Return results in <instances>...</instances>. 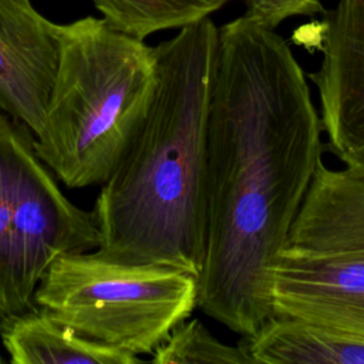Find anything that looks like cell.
<instances>
[{
  "label": "cell",
  "instance_id": "8992f818",
  "mask_svg": "<svg viewBox=\"0 0 364 364\" xmlns=\"http://www.w3.org/2000/svg\"><path fill=\"white\" fill-rule=\"evenodd\" d=\"M274 316L364 336V253L327 257L283 252L269 270Z\"/></svg>",
  "mask_w": 364,
  "mask_h": 364
},
{
  "label": "cell",
  "instance_id": "7a4b0ae2",
  "mask_svg": "<svg viewBox=\"0 0 364 364\" xmlns=\"http://www.w3.org/2000/svg\"><path fill=\"white\" fill-rule=\"evenodd\" d=\"M218 28L205 17L154 47L151 108L92 209L101 256L199 276L206 249L208 125Z\"/></svg>",
  "mask_w": 364,
  "mask_h": 364
},
{
  "label": "cell",
  "instance_id": "7c38bea8",
  "mask_svg": "<svg viewBox=\"0 0 364 364\" xmlns=\"http://www.w3.org/2000/svg\"><path fill=\"white\" fill-rule=\"evenodd\" d=\"M114 28L136 38L181 28L222 9L228 0H91Z\"/></svg>",
  "mask_w": 364,
  "mask_h": 364
},
{
  "label": "cell",
  "instance_id": "52a82bcc",
  "mask_svg": "<svg viewBox=\"0 0 364 364\" xmlns=\"http://www.w3.org/2000/svg\"><path fill=\"white\" fill-rule=\"evenodd\" d=\"M58 57V24L30 0H0V112L26 124L34 136L44 127Z\"/></svg>",
  "mask_w": 364,
  "mask_h": 364
},
{
  "label": "cell",
  "instance_id": "4fadbf2b",
  "mask_svg": "<svg viewBox=\"0 0 364 364\" xmlns=\"http://www.w3.org/2000/svg\"><path fill=\"white\" fill-rule=\"evenodd\" d=\"M156 364H252L246 351L219 341L199 320H183L154 350Z\"/></svg>",
  "mask_w": 364,
  "mask_h": 364
},
{
  "label": "cell",
  "instance_id": "5b68a950",
  "mask_svg": "<svg viewBox=\"0 0 364 364\" xmlns=\"http://www.w3.org/2000/svg\"><path fill=\"white\" fill-rule=\"evenodd\" d=\"M313 27L321 60L307 78L317 90L324 148L364 179V0H338Z\"/></svg>",
  "mask_w": 364,
  "mask_h": 364
},
{
  "label": "cell",
  "instance_id": "ba28073f",
  "mask_svg": "<svg viewBox=\"0 0 364 364\" xmlns=\"http://www.w3.org/2000/svg\"><path fill=\"white\" fill-rule=\"evenodd\" d=\"M283 252L309 257L364 253V179L321 162Z\"/></svg>",
  "mask_w": 364,
  "mask_h": 364
},
{
  "label": "cell",
  "instance_id": "9a60e30c",
  "mask_svg": "<svg viewBox=\"0 0 364 364\" xmlns=\"http://www.w3.org/2000/svg\"><path fill=\"white\" fill-rule=\"evenodd\" d=\"M1 363H4V358H3V357H1V354H0V364H1Z\"/></svg>",
  "mask_w": 364,
  "mask_h": 364
},
{
  "label": "cell",
  "instance_id": "30bf717a",
  "mask_svg": "<svg viewBox=\"0 0 364 364\" xmlns=\"http://www.w3.org/2000/svg\"><path fill=\"white\" fill-rule=\"evenodd\" d=\"M239 344L252 364H364V336L299 317L274 316Z\"/></svg>",
  "mask_w": 364,
  "mask_h": 364
},
{
  "label": "cell",
  "instance_id": "9c48e42d",
  "mask_svg": "<svg viewBox=\"0 0 364 364\" xmlns=\"http://www.w3.org/2000/svg\"><path fill=\"white\" fill-rule=\"evenodd\" d=\"M0 338L14 364H139L138 355L94 343L37 304L0 316Z\"/></svg>",
  "mask_w": 364,
  "mask_h": 364
},
{
  "label": "cell",
  "instance_id": "8fae6325",
  "mask_svg": "<svg viewBox=\"0 0 364 364\" xmlns=\"http://www.w3.org/2000/svg\"><path fill=\"white\" fill-rule=\"evenodd\" d=\"M34 139L26 124L0 112V316L20 313L11 277V236L21 164Z\"/></svg>",
  "mask_w": 364,
  "mask_h": 364
},
{
  "label": "cell",
  "instance_id": "277c9868",
  "mask_svg": "<svg viewBox=\"0 0 364 364\" xmlns=\"http://www.w3.org/2000/svg\"><path fill=\"white\" fill-rule=\"evenodd\" d=\"M34 303L80 336L128 354H152L198 304V277L152 263H128L97 250L57 257Z\"/></svg>",
  "mask_w": 364,
  "mask_h": 364
},
{
  "label": "cell",
  "instance_id": "3957f363",
  "mask_svg": "<svg viewBox=\"0 0 364 364\" xmlns=\"http://www.w3.org/2000/svg\"><path fill=\"white\" fill-rule=\"evenodd\" d=\"M58 65L36 152L67 188L101 186L151 108L155 48L91 16L58 24Z\"/></svg>",
  "mask_w": 364,
  "mask_h": 364
},
{
  "label": "cell",
  "instance_id": "5bb4252c",
  "mask_svg": "<svg viewBox=\"0 0 364 364\" xmlns=\"http://www.w3.org/2000/svg\"><path fill=\"white\" fill-rule=\"evenodd\" d=\"M246 13L257 17L272 27L296 16H316L326 10L321 0H243Z\"/></svg>",
  "mask_w": 364,
  "mask_h": 364
},
{
  "label": "cell",
  "instance_id": "6da1fadb",
  "mask_svg": "<svg viewBox=\"0 0 364 364\" xmlns=\"http://www.w3.org/2000/svg\"><path fill=\"white\" fill-rule=\"evenodd\" d=\"M321 135L307 74L276 28L246 11L219 27L196 307L242 337L274 317L269 270L323 162Z\"/></svg>",
  "mask_w": 364,
  "mask_h": 364
}]
</instances>
